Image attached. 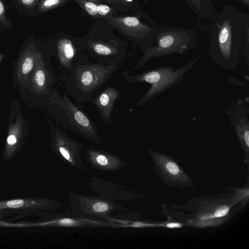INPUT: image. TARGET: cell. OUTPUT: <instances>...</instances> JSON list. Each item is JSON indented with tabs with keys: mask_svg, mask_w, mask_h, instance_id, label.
Listing matches in <instances>:
<instances>
[{
	"mask_svg": "<svg viewBox=\"0 0 249 249\" xmlns=\"http://www.w3.org/2000/svg\"><path fill=\"white\" fill-rule=\"evenodd\" d=\"M60 0H42L39 5V11L50 9L58 4Z\"/></svg>",
	"mask_w": 249,
	"mask_h": 249,
	"instance_id": "cell-15",
	"label": "cell"
},
{
	"mask_svg": "<svg viewBox=\"0 0 249 249\" xmlns=\"http://www.w3.org/2000/svg\"><path fill=\"white\" fill-rule=\"evenodd\" d=\"M7 143L10 145H14L17 142V138L15 135H9L7 140Z\"/></svg>",
	"mask_w": 249,
	"mask_h": 249,
	"instance_id": "cell-22",
	"label": "cell"
},
{
	"mask_svg": "<svg viewBox=\"0 0 249 249\" xmlns=\"http://www.w3.org/2000/svg\"><path fill=\"white\" fill-rule=\"evenodd\" d=\"M148 151L155 165V172L167 185L181 188L194 186L175 159L153 150Z\"/></svg>",
	"mask_w": 249,
	"mask_h": 249,
	"instance_id": "cell-7",
	"label": "cell"
},
{
	"mask_svg": "<svg viewBox=\"0 0 249 249\" xmlns=\"http://www.w3.org/2000/svg\"><path fill=\"white\" fill-rule=\"evenodd\" d=\"M85 158L93 168L106 172H116L124 169L127 162L110 152L90 148L86 151Z\"/></svg>",
	"mask_w": 249,
	"mask_h": 249,
	"instance_id": "cell-10",
	"label": "cell"
},
{
	"mask_svg": "<svg viewBox=\"0 0 249 249\" xmlns=\"http://www.w3.org/2000/svg\"><path fill=\"white\" fill-rule=\"evenodd\" d=\"M112 21L118 28L135 39H143L151 31L149 27L134 17L115 18Z\"/></svg>",
	"mask_w": 249,
	"mask_h": 249,
	"instance_id": "cell-14",
	"label": "cell"
},
{
	"mask_svg": "<svg viewBox=\"0 0 249 249\" xmlns=\"http://www.w3.org/2000/svg\"><path fill=\"white\" fill-rule=\"evenodd\" d=\"M110 11V8L105 4H100L98 6V13L102 16L107 15Z\"/></svg>",
	"mask_w": 249,
	"mask_h": 249,
	"instance_id": "cell-20",
	"label": "cell"
},
{
	"mask_svg": "<svg viewBox=\"0 0 249 249\" xmlns=\"http://www.w3.org/2000/svg\"><path fill=\"white\" fill-rule=\"evenodd\" d=\"M24 204V201L22 199H16L9 201L7 202V205L11 208H19Z\"/></svg>",
	"mask_w": 249,
	"mask_h": 249,
	"instance_id": "cell-19",
	"label": "cell"
},
{
	"mask_svg": "<svg viewBox=\"0 0 249 249\" xmlns=\"http://www.w3.org/2000/svg\"><path fill=\"white\" fill-rule=\"evenodd\" d=\"M119 64L105 65L89 61L84 55L62 77L67 92L81 103L90 101L119 69Z\"/></svg>",
	"mask_w": 249,
	"mask_h": 249,
	"instance_id": "cell-1",
	"label": "cell"
},
{
	"mask_svg": "<svg viewBox=\"0 0 249 249\" xmlns=\"http://www.w3.org/2000/svg\"><path fill=\"white\" fill-rule=\"evenodd\" d=\"M249 109L239 101L233 111L231 123L235 131L241 147L248 160L249 151Z\"/></svg>",
	"mask_w": 249,
	"mask_h": 249,
	"instance_id": "cell-12",
	"label": "cell"
},
{
	"mask_svg": "<svg viewBox=\"0 0 249 249\" xmlns=\"http://www.w3.org/2000/svg\"><path fill=\"white\" fill-rule=\"evenodd\" d=\"M16 1L23 8H31L36 5L39 0H16Z\"/></svg>",
	"mask_w": 249,
	"mask_h": 249,
	"instance_id": "cell-17",
	"label": "cell"
},
{
	"mask_svg": "<svg viewBox=\"0 0 249 249\" xmlns=\"http://www.w3.org/2000/svg\"><path fill=\"white\" fill-rule=\"evenodd\" d=\"M121 92L114 86H107L99 90L90 101L96 108L103 123L107 127L112 123V110Z\"/></svg>",
	"mask_w": 249,
	"mask_h": 249,
	"instance_id": "cell-11",
	"label": "cell"
},
{
	"mask_svg": "<svg viewBox=\"0 0 249 249\" xmlns=\"http://www.w3.org/2000/svg\"><path fill=\"white\" fill-rule=\"evenodd\" d=\"M56 57L62 71V77L66 75L81 54L77 46L70 39L58 40L56 47Z\"/></svg>",
	"mask_w": 249,
	"mask_h": 249,
	"instance_id": "cell-13",
	"label": "cell"
},
{
	"mask_svg": "<svg viewBox=\"0 0 249 249\" xmlns=\"http://www.w3.org/2000/svg\"><path fill=\"white\" fill-rule=\"evenodd\" d=\"M90 1H97L98 0H89Z\"/></svg>",
	"mask_w": 249,
	"mask_h": 249,
	"instance_id": "cell-26",
	"label": "cell"
},
{
	"mask_svg": "<svg viewBox=\"0 0 249 249\" xmlns=\"http://www.w3.org/2000/svg\"><path fill=\"white\" fill-rule=\"evenodd\" d=\"M52 141L53 149L62 161L81 171L85 167L81 157L84 145L70 138L63 130L53 127Z\"/></svg>",
	"mask_w": 249,
	"mask_h": 249,
	"instance_id": "cell-8",
	"label": "cell"
},
{
	"mask_svg": "<svg viewBox=\"0 0 249 249\" xmlns=\"http://www.w3.org/2000/svg\"><path fill=\"white\" fill-rule=\"evenodd\" d=\"M98 6L91 1H86L84 4L86 11L91 16H95L98 13Z\"/></svg>",
	"mask_w": 249,
	"mask_h": 249,
	"instance_id": "cell-16",
	"label": "cell"
},
{
	"mask_svg": "<svg viewBox=\"0 0 249 249\" xmlns=\"http://www.w3.org/2000/svg\"><path fill=\"white\" fill-rule=\"evenodd\" d=\"M232 28L230 20L225 19L219 28L217 41L213 43L209 51L212 59L228 71L236 67L239 53L240 40L233 36Z\"/></svg>",
	"mask_w": 249,
	"mask_h": 249,
	"instance_id": "cell-6",
	"label": "cell"
},
{
	"mask_svg": "<svg viewBox=\"0 0 249 249\" xmlns=\"http://www.w3.org/2000/svg\"><path fill=\"white\" fill-rule=\"evenodd\" d=\"M33 67V60L31 57H27L22 67V72L24 74H27L30 72Z\"/></svg>",
	"mask_w": 249,
	"mask_h": 249,
	"instance_id": "cell-18",
	"label": "cell"
},
{
	"mask_svg": "<svg viewBox=\"0 0 249 249\" xmlns=\"http://www.w3.org/2000/svg\"><path fill=\"white\" fill-rule=\"evenodd\" d=\"M196 61V59L191 60L176 70L173 67L166 66L136 74H132L130 71L125 70L122 76L129 83H146L151 85L136 103V107H139L180 82Z\"/></svg>",
	"mask_w": 249,
	"mask_h": 249,
	"instance_id": "cell-3",
	"label": "cell"
},
{
	"mask_svg": "<svg viewBox=\"0 0 249 249\" xmlns=\"http://www.w3.org/2000/svg\"><path fill=\"white\" fill-rule=\"evenodd\" d=\"M196 4V6H197L199 8H200V0H192Z\"/></svg>",
	"mask_w": 249,
	"mask_h": 249,
	"instance_id": "cell-24",
	"label": "cell"
},
{
	"mask_svg": "<svg viewBox=\"0 0 249 249\" xmlns=\"http://www.w3.org/2000/svg\"><path fill=\"white\" fill-rule=\"evenodd\" d=\"M242 2L245 4L247 6H249V0H241Z\"/></svg>",
	"mask_w": 249,
	"mask_h": 249,
	"instance_id": "cell-25",
	"label": "cell"
},
{
	"mask_svg": "<svg viewBox=\"0 0 249 249\" xmlns=\"http://www.w3.org/2000/svg\"><path fill=\"white\" fill-rule=\"evenodd\" d=\"M167 227L169 228H180L181 227V225L180 223L175 222V223H170L168 224H167Z\"/></svg>",
	"mask_w": 249,
	"mask_h": 249,
	"instance_id": "cell-23",
	"label": "cell"
},
{
	"mask_svg": "<svg viewBox=\"0 0 249 249\" xmlns=\"http://www.w3.org/2000/svg\"><path fill=\"white\" fill-rule=\"evenodd\" d=\"M49 99L53 116L65 129L78 133L94 144L102 143L95 123L66 93L61 95L53 89Z\"/></svg>",
	"mask_w": 249,
	"mask_h": 249,
	"instance_id": "cell-2",
	"label": "cell"
},
{
	"mask_svg": "<svg viewBox=\"0 0 249 249\" xmlns=\"http://www.w3.org/2000/svg\"><path fill=\"white\" fill-rule=\"evenodd\" d=\"M87 184L89 188L98 196L109 201H134L143 196L128 187L97 177L89 178Z\"/></svg>",
	"mask_w": 249,
	"mask_h": 249,
	"instance_id": "cell-9",
	"label": "cell"
},
{
	"mask_svg": "<svg viewBox=\"0 0 249 249\" xmlns=\"http://www.w3.org/2000/svg\"><path fill=\"white\" fill-rule=\"evenodd\" d=\"M0 21L2 23H7L5 15V7L1 0H0Z\"/></svg>",
	"mask_w": 249,
	"mask_h": 249,
	"instance_id": "cell-21",
	"label": "cell"
},
{
	"mask_svg": "<svg viewBox=\"0 0 249 249\" xmlns=\"http://www.w3.org/2000/svg\"><path fill=\"white\" fill-rule=\"evenodd\" d=\"M127 1H129V2H130V1H132L133 0H125Z\"/></svg>",
	"mask_w": 249,
	"mask_h": 249,
	"instance_id": "cell-27",
	"label": "cell"
},
{
	"mask_svg": "<svg viewBox=\"0 0 249 249\" xmlns=\"http://www.w3.org/2000/svg\"><path fill=\"white\" fill-rule=\"evenodd\" d=\"M195 38L185 32L170 31L162 32L158 36L155 45L148 47L143 51V54L134 69L142 67L154 57L172 53L182 54L196 46Z\"/></svg>",
	"mask_w": 249,
	"mask_h": 249,
	"instance_id": "cell-5",
	"label": "cell"
},
{
	"mask_svg": "<svg viewBox=\"0 0 249 249\" xmlns=\"http://www.w3.org/2000/svg\"><path fill=\"white\" fill-rule=\"evenodd\" d=\"M129 210L117 202L99 196L71 193L66 212L89 218L109 221L113 214Z\"/></svg>",
	"mask_w": 249,
	"mask_h": 249,
	"instance_id": "cell-4",
	"label": "cell"
}]
</instances>
